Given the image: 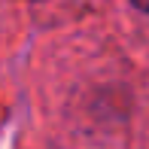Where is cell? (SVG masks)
Returning <instances> with one entry per match:
<instances>
[{"instance_id": "6da1fadb", "label": "cell", "mask_w": 149, "mask_h": 149, "mask_svg": "<svg viewBox=\"0 0 149 149\" xmlns=\"http://www.w3.org/2000/svg\"><path fill=\"white\" fill-rule=\"evenodd\" d=\"M134 6H137V9H143V12H149V0H131Z\"/></svg>"}]
</instances>
